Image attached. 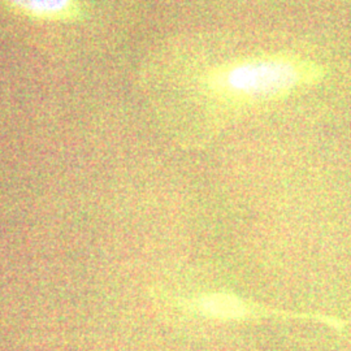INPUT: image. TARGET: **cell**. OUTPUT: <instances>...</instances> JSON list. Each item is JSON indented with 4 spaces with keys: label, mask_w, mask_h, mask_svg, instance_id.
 <instances>
[{
    "label": "cell",
    "mask_w": 351,
    "mask_h": 351,
    "mask_svg": "<svg viewBox=\"0 0 351 351\" xmlns=\"http://www.w3.org/2000/svg\"><path fill=\"white\" fill-rule=\"evenodd\" d=\"M322 77L316 64L294 56H263L224 64L203 78L206 93L228 108L280 101Z\"/></svg>",
    "instance_id": "6da1fadb"
},
{
    "label": "cell",
    "mask_w": 351,
    "mask_h": 351,
    "mask_svg": "<svg viewBox=\"0 0 351 351\" xmlns=\"http://www.w3.org/2000/svg\"><path fill=\"white\" fill-rule=\"evenodd\" d=\"M159 300L172 310L190 317H197L216 323H250L262 320H316L335 329H342L345 323L333 316L311 313H295L276 308L261 302L245 298L233 291L210 290L189 295H173L163 290Z\"/></svg>",
    "instance_id": "7a4b0ae2"
},
{
    "label": "cell",
    "mask_w": 351,
    "mask_h": 351,
    "mask_svg": "<svg viewBox=\"0 0 351 351\" xmlns=\"http://www.w3.org/2000/svg\"><path fill=\"white\" fill-rule=\"evenodd\" d=\"M11 8L36 20H73L81 11L78 0H4Z\"/></svg>",
    "instance_id": "3957f363"
}]
</instances>
